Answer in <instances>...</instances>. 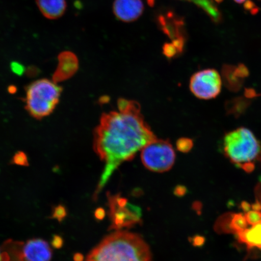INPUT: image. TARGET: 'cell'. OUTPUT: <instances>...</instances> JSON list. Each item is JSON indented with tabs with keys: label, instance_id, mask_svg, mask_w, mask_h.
<instances>
[{
	"label": "cell",
	"instance_id": "d6a6232c",
	"mask_svg": "<svg viewBox=\"0 0 261 261\" xmlns=\"http://www.w3.org/2000/svg\"><path fill=\"white\" fill-rule=\"evenodd\" d=\"M234 1L238 2V3H243L245 1V0H234Z\"/></svg>",
	"mask_w": 261,
	"mask_h": 261
},
{
	"label": "cell",
	"instance_id": "9c48e42d",
	"mask_svg": "<svg viewBox=\"0 0 261 261\" xmlns=\"http://www.w3.org/2000/svg\"><path fill=\"white\" fill-rule=\"evenodd\" d=\"M144 9L142 0H116L113 11L117 19L132 22L138 19Z\"/></svg>",
	"mask_w": 261,
	"mask_h": 261
},
{
	"label": "cell",
	"instance_id": "ac0fdd59",
	"mask_svg": "<svg viewBox=\"0 0 261 261\" xmlns=\"http://www.w3.org/2000/svg\"><path fill=\"white\" fill-rule=\"evenodd\" d=\"M246 217L247 223L253 226L261 221V212L259 211H252L247 212L244 215Z\"/></svg>",
	"mask_w": 261,
	"mask_h": 261
},
{
	"label": "cell",
	"instance_id": "4316f807",
	"mask_svg": "<svg viewBox=\"0 0 261 261\" xmlns=\"http://www.w3.org/2000/svg\"><path fill=\"white\" fill-rule=\"evenodd\" d=\"M240 208L244 212H249L252 208V205H251L248 202L246 201H243L241 202L240 204Z\"/></svg>",
	"mask_w": 261,
	"mask_h": 261
},
{
	"label": "cell",
	"instance_id": "7a4b0ae2",
	"mask_svg": "<svg viewBox=\"0 0 261 261\" xmlns=\"http://www.w3.org/2000/svg\"><path fill=\"white\" fill-rule=\"evenodd\" d=\"M86 261H153L148 243L139 234L116 230L93 248Z\"/></svg>",
	"mask_w": 261,
	"mask_h": 261
},
{
	"label": "cell",
	"instance_id": "1f68e13d",
	"mask_svg": "<svg viewBox=\"0 0 261 261\" xmlns=\"http://www.w3.org/2000/svg\"><path fill=\"white\" fill-rule=\"evenodd\" d=\"M84 257L83 254L80 253H76L74 255V261H84Z\"/></svg>",
	"mask_w": 261,
	"mask_h": 261
},
{
	"label": "cell",
	"instance_id": "7402d4cb",
	"mask_svg": "<svg viewBox=\"0 0 261 261\" xmlns=\"http://www.w3.org/2000/svg\"><path fill=\"white\" fill-rule=\"evenodd\" d=\"M179 51L178 49L173 43L165 45L164 53L168 57H174Z\"/></svg>",
	"mask_w": 261,
	"mask_h": 261
},
{
	"label": "cell",
	"instance_id": "cb8c5ba5",
	"mask_svg": "<svg viewBox=\"0 0 261 261\" xmlns=\"http://www.w3.org/2000/svg\"><path fill=\"white\" fill-rule=\"evenodd\" d=\"M94 218L97 221H102L106 217V212L102 207H98L94 213Z\"/></svg>",
	"mask_w": 261,
	"mask_h": 261
},
{
	"label": "cell",
	"instance_id": "8fae6325",
	"mask_svg": "<svg viewBox=\"0 0 261 261\" xmlns=\"http://www.w3.org/2000/svg\"><path fill=\"white\" fill-rule=\"evenodd\" d=\"M42 14L49 19H57L64 14L66 9L65 0H37Z\"/></svg>",
	"mask_w": 261,
	"mask_h": 261
},
{
	"label": "cell",
	"instance_id": "f546056e",
	"mask_svg": "<svg viewBox=\"0 0 261 261\" xmlns=\"http://www.w3.org/2000/svg\"><path fill=\"white\" fill-rule=\"evenodd\" d=\"M14 72L18 74H21L23 71V68L21 66L20 64H14V67H12Z\"/></svg>",
	"mask_w": 261,
	"mask_h": 261
},
{
	"label": "cell",
	"instance_id": "5b68a950",
	"mask_svg": "<svg viewBox=\"0 0 261 261\" xmlns=\"http://www.w3.org/2000/svg\"><path fill=\"white\" fill-rule=\"evenodd\" d=\"M143 165L152 172L163 173L169 171L174 166L175 152L168 140L155 138L141 150Z\"/></svg>",
	"mask_w": 261,
	"mask_h": 261
},
{
	"label": "cell",
	"instance_id": "603a6c76",
	"mask_svg": "<svg viewBox=\"0 0 261 261\" xmlns=\"http://www.w3.org/2000/svg\"><path fill=\"white\" fill-rule=\"evenodd\" d=\"M188 189L184 185H178L176 186L174 189V194L176 197H184L188 193Z\"/></svg>",
	"mask_w": 261,
	"mask_h": 261
},
{
	"label": "cell",
	"instance_id": "6da1fadb",
	"mask_svg": "<svg viewBox=\"0 0 261 261\" xmlns=\"http://www.w3.org/2000/svg\"><path fill=\"white\" fill-rule=\"evenodd\" d=\"M117 106L118 110L102 114L94 130V151L106 164L94 198L122 163L132 161L147 143L156 138L138 102L120 99Z\"/></svg>",
	"mask_w": 261,
	"mask_h": 261
},
{
	"label": "cell",
	"instance_id": "836d02e7",
	"mask_svg": "<svg viewBox=\"0 0 261 261\" xmlns=\"http://www.w3.org/2000/svg\"><path fill=\"white\" fill-rule=\"evenodd\" d=\"M259 180L261 184V175L259 176Z\"/></svg>",
	"mask_w": 261,
	"mask_h": 261
},
{
	"label": "cell",
	"instance_id": "30bf717a",
	"mask_svg": "<svg viewBox=\"0 0 261 261\" xmlns=\"http://www.w3.org/2000/svg\"><path fill=\"white\" fill-rule=\"evenodd\" d=\"M58 60V66L54 75L55 83L71 77L76 72L78 68L77 58L71 52H63L59 56Z\"/></svg>",
	"mask_w": 261,
	"mask_h": 261
},
{
	"label": "cell",
	"instance_id": "484cf974",
	"mask_svg": "<svg viewBox=\"0 0 261 261\" xmlns=\"http://www.w3.org/2000/svg\"><path fill=\"white\" fill-rule=\"evenodd\" d=\"M63 239L60 236H55L53 241H52V245L56 249H60L63 246Z\"/></svg>",
	"mask_w": 261,
	"mask_h": 261
},
{
	"label": "cell",
	"instance_id": "9a60e30c",
	"mask_svg": "<svg viewBox=\"0 0 261 261\" xmlns=\"http://www.w3.org/2000/svg\"><path fill=\"white\" fill-rule=\"evenodd\" d=\"M194 4L199 6L202 9L207 13V14L214 19V21L219 20L220 15L218 9L214 5L211 0H188ZM149 5L154 4V0H148Z\"/></svg>",
	"mask_w": 261,
	"mask_h": 261
},
{
	"label": "cell",
	"instance_id": "e575fe53",
	"mask_svg": "<svg viewBox=\"0 0 261 261\" xmlns=\"http://www.w3.org/2000/svg\"><path fill=\"white\" fill-rule=\"evenodd\" d=\"M217 2H220L221 1H222V0H216Z\"/></svg>",
	"mask_w": 261,
	"mask_h": 261
},
{
	"label": "cell",
	"instance_id": "83f0119b",
	"mask_svg": "<svg viewBox=\"0 0 261 261\" xmlns=\"http://www.w3.org/2000/svg\"><path fill=\"white\" fill-rule=\"evenodd\" d=\"M202 207H203V205L199 201L194 202L193 205H192V208H194V210L197 211L198 214L201 213Z\"/></svg>",
	"mask_w": 261,
	"mask_h": 261
},
{
	"label": "cell",
	"instance_id": "e0dca14e",
	"mask_svg": "<svg viewBox=\"0 0 261 261\" xmlns=\"http://www.w3.org/2000/svg\"><path fill=\"white\" fill-rule=\"evenodd\" d=\"M193 146V141L188 138H181L177 142V149L181 152L187 153L190 151Z\"/></svg>",
	"mask_w": 261,
	"mask_h": 261
},
{
	"label": "cell",
	"instance_id": "3957f363",
	"mask_svg": "<svg viewBox=\"0 0 261 261\" xmlns=\"http://www.w3.org/2000/svg\"><path fill=\"white\" fill-rule=\"evenodd\" d=\"M223 149L226 158L238 168L248 162L261 163L260 143L252 132L244 127L225 135Z\"/></svg>",
	"mask_w": 261,
	"mask_h": 261
},
{
	"label": "cell",
	"instance_id": "5bb4252c",
	"mask_svg": "<svg viewBox=\"0 0 261 261\" xmlns=\"http://www.w3.org/2000/svg\"><path fill=\"white\" fill-rule=\"evenodd\" d=\"M250 105V101L243 97H237L228 102L226 110L228 114H233L234 116H240L246 112Z\"/></svg>",
	"mask_w": 261,
	"mask_h": 261
},
{
	"label": "cell",
	"instance_id": "2e32d148",
	"mask_svg": "<svg viewBox=\"0 0 261 261\" xmlns=\"http://www.w3.org/2000/svg\"><path fill=\"white\" fill-rule=\"evenodd\" d=\"M247 222L244 215L242 214H234L231 215L229 223L230 230L233 232L237 233L238 231L246 229L247 227Z\"/></svg>",
	"mask_w": 261,
	"mask_h": 261
},
{
	"label": "cell",
	"instance_id": "7c38bea8",
	"mask_svg": "<svg viewBox=\"0 0 261 261\" xmlns=\"http://www.w3.org/2000/svg\"><path fill=\"white\" fill-rule=\"evenodd\" d=\"M236 234L240 243L246 244L249 248L261 249V221L250 228H246Z\"/></svg>",
	"mask_w": 261,
	"mask_h": 261
},
{
	"label": "cell",
	"instance_id": "44dd1931",
	"mask_svg": "<svg viewBox=\"0 0 261 261\" xmlns=\"http://www.w3.org/2000/svg\"><path fill=\"white\" fill-rule=\"evenodd\" d=\"M189 241L194 247H200L204 246L205 242V238L201 236H195L192 238H189Z\"/></svg>",
	"mask_w": 261,
	"mask_h": 261
},
{
	"label": "cell",
	"instance_id": "277c9868",
	"mask_svg": "<svg viewBox=\"0 0 261 261\" xmlns=\"http://www.w3.org/2000/svg\"><path fill=\"white\" fill-rule=\"evenodd\" d=\"M61 92V88L55 81L47 79L36 81L26 89L25 109L35 118H43L54 112Z\"/></svg>",
	"mask_w": 261,
	"mask_h": 261
},
{
	"label": "cell",
	"instance_id": "f1b7e54d",
	"mask_svg": "<svg viewBox=\"0 0 261 261\" xmlns=\"http://www.w3.org/2000/svg\"><path fill=\"white\" fill-rule=\"evenodd\" d=\"M251 205H252L253 211H261V202L258 200H256V201Z\"/></svg>",
	"mask_w": 261,
	"mask_h": 261
},
{
	"label": "cell",
	"instance_id": "ba28073f",
	"mask_svg": "<svg viewBox=\"0 0 261 261\" xmlns=\"http://www.w3.org/2000/svg\"><path fill=\"white\" fill-rule=\"evenodd\" d=\"M21 254L24 261H50L52 250L46 241L35 238L23 245Z\"/></svg>",
	"mask_w": 261,
	"mask_h": 261
},
{
	"label": "cell",
	"instance_id": "8992f818",
	"mask_svg": "<svg viewBox=\"0 0 261 261\" xmlns=\"http://www.w3.org/2000/svg\"><path fill=\"white\" fill-rule=\"evenodd\" d=\"M222 83L221 76L217 70L205 69L199 71L191 78L189 87L191 92L199 99L208 100L219 95Z\"/></svg>",
	"mask_w": 261,
	"mask_h": 261
},
{
	"label": "cell",
	"instance_id": "ffe728a7",
	"mask_svg": "<svg viewBox=\"0 0 261 261\" xmlns=\"http://www.w3.org/2000/svg\"><path fill=\"white\" fill-rule=\"evenodd\" d=\"M13 161L16 165L25 166L28 165L27 156L24 152H18L14 155Z\"/></svg>",
	"mask_w": 261,
	"mask_h": 261
},
{
	"label": "cell",
	"instance_id": "4fadbf2b",
	"mask_svg": "<svg viewBox=\"0 0 261 261\" xmlns=\"http://www.w3.org/2000/svg\"><path fill=\"white\" fill-rule=\"evenodd\" d=\"M222 78L225 86L231 91H238L242 87L244 79L237 72L236 66L224 65L222 69Z\"/></svg>",
	"mask_w": 261,
	"mask_h": 261
},
{
	"label": "cell",
	"instance_id": "4dcf8cb0",
	"mask_svg": "<svg viewBox=\"0 0 261 261\" xmlns=\"http://www.w3.org/2000/svg\"><path fill=\"white\" fill-rule=\"evenodd\" d=\"M0 261H10V256L7 253L2 252L0 249Z\"/></svg>",
	"mask_w": 261,
	"mask_h": 261
},
{
	"label": "cell",
	"instance_id": "d4e9b609",
	"mask_svg": "<svg viewBox=\"0 0 261 261\" xmlns=\"http://www.w3.org/2000/svg\"><path fill=\"white\" fill-rule=\"evenodd\" d=\"M240 168L243 169V170L247 172L252 173L255 169V164L254 162H248L244 163V164L241 166Z\"/></svg>",
	"mask_w": 261,
	"mask_h": 261
},
{
	"label": "cell",
	"instance_id": "52a82bcc",
	"mask_svg": "<svg viewBox=\"0 0 261 261\" xmlns=\"http://www.w3.org/2000/svg\"><path fill=\"white\" fill-rule=\"evenodd\" d=\"M110 208L109 215L112 222L110 230H120L123 228H130L142 223V210L137 205L128 203L119 206L112 195L108 194Z\"/></svg>",
	"mask_w": 261,
	"mask_h": 261
},
{
	"label": "cell",
	"instance_id": "d6986e66",
	"mask_svg": "<svg viewBox=\"0 0 261 261\" xmlns=\"http://www.w3.org/2000/svg\"><path fill=\"white\" fill-rule=\"evenodd\" d=\"M67 215L66 208L63 205H59L57 207L55 208L53 217L59 221H62L66 217Z\"/></svg>",
	"mask_w": 261,
	"mask_h": 261
}]
</instances>
